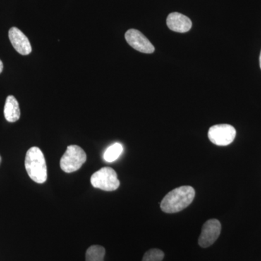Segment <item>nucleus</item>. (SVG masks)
I'll return each instance as SVG.
<instances>
[{
	"label": "nucleus",
	"instance_id": "f257e3e1",
	"mask_svg": "<svg viewBox=\"0 0 261 261\" xmlns=\"http://www.w3.org/2000/svg\"><path fill=\"white\" fill-rule=\"evenodd\" d=\"M195 197V191L193 187H178L165 196L161 203V210L166 214L180 212L192 203Z\"/></svg>",
	"mask_w": 261,
	"mask_h": 261
},
{
	"label": "nucleus",
	"instance_id": "f03ea898",
	"mask_svg": "<svg viewBox=\"0 0 261 261\" xmlns=\"http://www.w3.org/2000/svg\"><path fill=\"white\" fill-rule=\"evenodd\" d=\"M25 167L29 177L38 184L47 179V168L44 154L37 147H31L25 154Z\"/></svg>",
	"mask_w": 261,
	"mask_h": 261
},
{
	"label": "nucleus",
	"instance_id": "7ed1b4c3",
	"mask_svg": "<svg viewBox=\"0 0 261 261\" xmlns=\"http://www.w3.org/2000/svg\"><path fill=\"white\" fill-rule=\"evenodd\" d=\"M87 159V154L80 146H68L60 163L61 169L65 173L75 172L82 168Z\"/></svg>",
	"mask_w": 261,
	"mask_h": 261
},
{
	"label": "nucleus",
	"instance_id": "20e7f679",
	"mask_svg": "<svg viewBox=\"0 0 261 261\" xmlns=\"http://www.w3.org/2000/svg\"><path fill=\"white\" fill-rule=\"evenodd\" d=\"M91 184L94 188L104 191H115L120 186L117 173L112 168L104 167L92 174Z\"/></svg>",
	"mask_w": 261,
	"mask_h": 261
},
{
	"label": "nucleus",
	"instance_id": "39448f33",
	"mask_svg": "<svg viewBox=\"0 0 261 261\" xmlns=\"http://www.w3.org/2000/svg\"><path fill=\"white\" fill-rule=\"evenodd\" d=\"M236 137V130L228 124H219L211 126L208 130V138L212 143L218 146H227L232 143Z\"/></svg>",
	"mask_w": 261,
	"mask_h": 261
},
{
	"label": "nucleus",
	"instance_id": "423d86ee",
	"mask_svg": "<svg viewBox=\"0 0 261 261\" xmlns=\"http://www.w3.org/2000/svg\"><path fill=\"white\" fill-rule=\"evenodd\" d=\"M221 231V225L217 219H210L202 226L198 243L200 247L206 248L211 246L217 240Z\"/></svg>",
	"mask_w": 261,
	"mask_h": 261
},
{
	"label": "nucleus",
	"instance_id": "0eeeda50",
	"mask_svg": "<svg viewBox=\"0 0 261 261\" xmlns=\"http://www.w3.org/2000/svg\"><path fill=\"white\" fill-rule=\"evenodd\" d=\"M125 38L130 47H133L136 50L146 54L154 53V46L140 31L133 29H129L125 34Z\"/></svg>",
	"mask_w": 261,
	"mask_h": 261
},
{
	"label": "nucleus",
	"instance_id": "6e6552de",
	"mask_svg": "<svg viewBox=\"0 0 261 261\" xmlns=\"http://www.w3.org/2000/svg\"><path fill=\"white\" fill-rule=\"evenodd\" d=\"M10 42L15 50L22 56H28L32 51L28 38L20 29L13 27L8 33Z\"/></svg>",
	"mask_w": 261,
	"mask_h": 261
},
{
	"label": "nucleus",
	"instance_id": "1a4fd4ad",
	"mask_svg": "<svg viewBox=\"0 0 261 261\" xmlns=\"http://www.w3.org/2000/svg\"><path fill=\"white\" fill-rule=\"evenodd\" d=\"M166 23L168 28L175 32L186 33L191 29V20L186 15L178 13H172L168 15Z\"/></svg>",
	"mask_w": 261,
	"mask_h": 261
},
{
	"label": "nucleus",
	"instance_id": "9d476101",
	"mask_svg": "<svg viewBox=\"0 0 261 261\" xmlns=\"http://www.w3.org/2000/svg\"><path fill=\"white\" fill-rule=\"evenodd\" d=\"M5 119L10 123L18 121L20 117V110L16 98L13 95L8 96L5 101L4 108Z\"/></svg>",
	"mask_w": 261,
	"mask_h": 261
},
{
	"label": "nucleus",
	"instance_id": "9b49d317",
	"mask_svg": "<svg viewBox=\"0 0 261 261\" xmlns=\"http://www.w3.org/2000/svg\"><path fill=\"white\" fill-rule=\"evenodd\" d=\"M123 150V146L121 144L118 143V142L113 144L106 149L103 154V159L108 163L114 162L121 156Z\"/></svg>",
	"mask_w": 261,
	"mask_h": 261
},
{
	"label": "nucleus",
	"instance_id": "f8f14e48",
	"mask_svg": "<svg viewBox=\"0 0 261 261\" xmlns=\"http://www.w3.org/2000/svg\"><path fill=\"white\" fill-rule=\"evenodd\" d=\"M106 249L100 245H92L86 252V261H104Z\"/></svg>",
	"mask_w": 261,
	"mask_h": 261
},
{
	"label": "nucleus",
	"instance_id": "ddd939ff",
	"mask_svg": "<svg viewBox=\"0 0 261 261\" xmlns=\"http://www.w3.org/2000/svg\"><path fill=\"white\" fill-rule=\"evenodd\" d=\"M164 252L159 249H151L144 255L142 261H162Z\"/></svg>",
	"mask_w": 261,
	"mask_h": 261
},
{
	"label": "nucleus",
	"instance_id": "4468645a",
	"mask_svg": "<svg viewBox=\"0 0 261 261\" xmlns=\"http://www.w3.org/2000/svg\"><path fill=\"white\" fill-rule=\"evenodd\" d=\"M3 68H4V65H3V61L0 60V73L3 72Z\"/></svg>",
	"mask_w": 261,
	"mask_h": 261
},
{
	"label": "nucleus",
	"instance_id": "2eb2a0df",
	"mask_svg": "<svg viewBox=\"0 0 261 261\" xmlns=\"http://www.w3.org/2000/svg\"><path fill=\"white\" fill-rule=\"evenodd\" d=\"M260 67L261 69V51H260Z\"/></svg>",
	"mask_w": 261,
	"mask_h": 261
},
{
	"label": "nucleus",
	"instance_id": "dca6fc26",
	"mask_svg": "<svg viewBox=\"0 0 261 261\" xmlns=\"http://www.w3.org/2000/svg\"><path fill=\"white\" fill-rule=\"evenodd\" d=\"M1 163H2V158H1V155H0V164H1Z\"/></svg>",
	"mask_w": 261,
	"mask_h": 261
}]
</instances>
